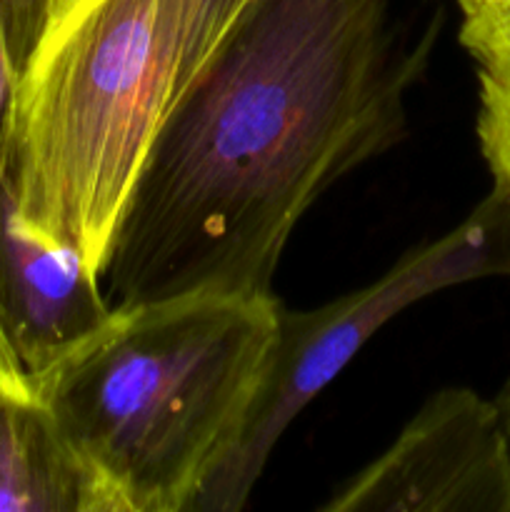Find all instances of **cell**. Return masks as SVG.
I'll return each mask as SVG.
<instances>
[{"instance_id": "6da1fadb", "label": "cell", "mask_w": 510, "mask_h": 512, "mask_svg": "<svg viewBox=\"0 0 510 512\" xmlns=\"http://www.w3.org/2000/svg\"><path fill=\"white\" fill-rule=\"evenodd\" d=\"M438 33L398 0H245L150 140L100 273L113 308L273 295L310 205L405 135Z\"/></svg>"}, {"instance_id": "7a4b0ae2", "label": "cell", "mask_w": 510, "mask_h": 512, "mask_svg": "<svg viewBox=\"0 0 510 512\" xmlns=\"http://www.w3.org/2000/svg\"><path fill=\"white\" fill-rule=\"evenodd\" d=\"M278 313L238 293L123 305L35 380L98 512H190L243 438Z\"/></svg>"}, {"instance_id": "3957f363", "label": "cell", "mask_w": 510, "mask_h": 512, "mask_svg": "<svg viewBox=\"0 0 510 512\" xmlns=\"http://www.w3.org/2000/svg\"><path fill=\"white\" fill-rule=\"evenodd\" d=\"M178 58L180 0H58L15 83L5 168L20 215L98 275Z\"/></svg>"}, {"instance_id": "277c9868", "label": "cell", "mask_w": 510, "mask_h": 512, "mask_svg": "<svg viewBox=\"0 0 510 512\" xmlns=\"http://www.w3.org/2000/svg\"><path fill=\"white\" fill-rule=\"evenodd\" d=\"M493 275L510 278V185L503 183H493L463 223L405 253L368 288L315 310L280 305L278 340L243 438L190 512L243 508L285 428L400 310L450 285Z\"/></svg>"}, {"instance_id": "5b68a950", "label": "cell", "mask_w": 510, "mask_h": 512, "mask_svg": "<svg viewBox=\"0 0 510 512\" xmlns=\"http://www.w3.org/2000/svg\"><path fill=\"white\" fill-rule=\"evenodd\" d=\"M323 512H510V440L495 400L445 388Z\"/></svg>"}, {"instance_id": "8992f818", "label": "cell", "mask_w": 510, "mask_h": 512, "mask_svg": "<svg viewBox=\"0 0 510 512\" xmlns=\"http://www.w3.org/2000/svg\"><path fill=\"white\" fill-rule=\"evenodd\" d=\"M113 305L100 275L70 245L40 233L20 215L10 173H0V318L33 378L108 323Z\"/></svg>"}, {"instance_id": "52a82bcc", "label": "cell", "mask_w": 510, "mask_h": 512, "mask_svg": "<svg viewBox=\"0 0 510 512\" xmlns=\"http://www.w3.org/2000/svg\"><path fill=\"white\" fill-rule=\"evenodd\" d=\"M0 512H98L93 485L40 395L0 390Z\"/></svg>"}, {"instance_id": "ba28073f", "label": "cell", "mask_w": 510, "mask_h": 512, "mask_svg": "<svg viewBox=\"0 0 510 512\" xmlns=\"http://www.w3.org/2000/svg\"><path fill=\"white\" fill-rule=\"evenodd\" d=\"M460 10V45L478 78L480 153L493 183L510 185V0H455Z\"/></svg>"}, {"instance_id": "9c48e42d", "label": "cell", "mask_w": 510, "mask_h": 512, "mask_svg": "<svg viewBox=\"0 0 510 512\" xmlns=\"http://www.w3.org/2000/svg\"><path fill=\"white\" fill-rule=\"evenodd\" d=\"M245 0H180V58L173 95L185 88Z\"/></svg>"}, {"instance_id": "30bf717a", "label": "cell", "mask_w": 510, "mask_h": 512, "mask_svg": "<svg viewBox=\"0 0 510 512\" xmlns=\"http://www.w3.org/2000/svg\"><path fill=\"white\" fill-rule=\"evenodd\" d=\"M55 0H0V23L15 75L23 73Z\"/></svg>"}, {"instance_id": "8fae6325", "label": "cell", "mask_w": 510, "mask_h": 512, "mask_svg": "<svg viewBox=\"0 0 510 512\" xmlns=\"http://www.w3.org/2000/svg\"><path fill=\"white\" fill-rule=\"evenodd\" d=\"M15 75L13 63H10L8 43H5L3 23H0V173L8 160V140H10V120H13V100H15Z\"/></svg>"}, {"instance_id": "7c38bea8", "label": "cell", "mask_w": 510, "mask_h": 512, "mask_svg": "<svg viewBox=\"0 0 510 512\" xmlns=\"http://www.w3.org/2000/svg\"><path fill=\"white\" fill-rule=\"evenodd\" d=\"M0 390L15 395H38L33 378L28 375L23 360L18 358L13 343H10L3 318H0Z\"/></svg>"}, {"instance_id": "4fadbf2b", "label": "cell", "mask_w": 510, "mask_h": 512, "mask_svg": "<svg viewBox=\"0 0 510 512\" xmlns=\"http://www.w3.org/2000/svg\"><path fill=\"white\" fill-rule=\"evenodd\" d=\"M495 405H498L500 418H503V425H505V433H508V440H510V380L503 385V390L498 393Z\"/></svg>"}, {"instance_id": "5bb4252c", "label": "cell", "mask_w": 510, "mask_h": 512, "mask_svg": "<svg viewBox=\"0 0 510 512\" xmlns=\"http://www.w3.org/2000/svg\"><path fill=\"white\" fill-rule=\"evenodd\" d=\"M55 3H58V0H55Z\"/></svg>"}]
</instances>
